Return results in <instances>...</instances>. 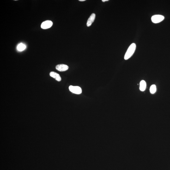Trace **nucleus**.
Returning a JSON list of instances; mask_svg holds the SVG:
<instances>
[{
	"mask_svg": "<svg viewBox=\"0 0 170 170\" xmlns=\"http://www.w3.org/2000/svg\"><path fill=\"white\" fill-rule=\"evenodd\" d=\"M136 45L135 43H132L130 45L124 56V59L128 60L132 56L136 50Z\"/></svg>",
	"mask_w": 170,
	"mask_h": 170,
	"instance_id": "obj_1",
	"label": "nucleus"
},
{
	"mask_svg": "<svg viewBox=\"0 0 170 170\" xmlns=\"http://www.w3.org/2000/svg\"><path fill=\"white\" fill-rule=\"evenodd\" d=\"M164 16L161 15H155L152 17L151 20L154 23H159L161 22L164 19Z\"/></svg>",
	"mask_w": 170,
	"mask_h": 170,
	"instance_id": "obj_2",
	"label": "nucleus"
},
{
	"mask_svg": "<svg viewBox=\"0 0 170 170\" xmlns=\"http://www.w3.org/2000/svg\"><path fill=\"white\" fill-rule=\"evenodd\" d=\"M69 90L74 94H81L82 92V90L81 87L78 86L71 85L69 87Z\"/></svg>",
	"mask_w": 170,
	"mask_h": 170,
	"instance_id": "obj_3",
	"label": "nucleus"
},
{
	"mask_svg": "<svg viewBox=\"0 0 170 170\" xmlns=\"http://www.w3.org/2000/svg\"><path fill=\"white\" fill-rule=\"evenodd\" d=\"M56 69L60 72L65 71L69 69V67L68 65L65 64H59L56 66Z\"/></svg>",
	"mask_w": 170,
	"mask_h": 170,
	"instance_id": "obj_4",
	"label": "nucleus"
},
{
	"mask_svg": "<svg viewBox=\"0 0 170 170\" xmlns=\"http://www.w3.org/2000/svg\"><path fill=\"white\" fill-rule=\"evenodd\" d=\"M53 25V22L51 21H46L43 22L41 25V28L43 29L50 28Z\"/></svg>",
	"mask_w": 170,
	"mask_h": 170,
	"instance_id": "obj_5",
	"label": "nucleus"
},
{
	"mask_svg": "<svg viewBox=\"0 0 170 170\" xmlns=\"http://www.w3.org/2000/svg\"><path fill=\"white\" fill-rule=\"evenodd\" d=\"M95 18V14L93 13L88 18L87 22V27H89L94 22Z\"/></svg>",
	"mask_w": 170,
	"mask_h": 170,
	"instance_id": "obj_6",
	"label": "nucleus"
},
{
	"mask_svg": "<svg viewBox=\"0 0 170 170\" xmlns=\"http://www.w3.org/2000/svg\"><path fill=\"white\" fill-rule=\"evenodd\" d=\"M50 75L51 77L55 79L56 80L58 81H61V78L59 74L55 72H51L50 73Z\"/></svg>",
	"mask_w": 170,
	"mask_h": 170,
	"instance_id": "obj_7",
	"label": "nucleus"
},
{
	"mask_svg": "<svg viewBox=\"0 0 170 170\" xmlns=\"http://www.w3.org/2000/svg\"><path fill=\"white\" fill-rule=\"evenodd\" d=\"M146 83L145 81H143V80L141 81L140 83V90L142 91H144L146 89Z\"/></svg>",
	"mask_w": 170,
	"mask_h": 170,
	"instance_id": "obj_8",
	"label": "nucleus"
},
{
	"mask_svg": "<svg viewBox=\"0 0 170 170\" xmlns=\"http://www.w3.org/2000/svg\"><path fill=\"white\" fill-rule=\"evenodd\" d=\"M26 47V46L24 44L21 43L18 45L17 48L19 51H21L25 49Z\"/></svg>",
	"mask_w": 170,
	"mask_h": 170,
	"instance_id": "obj_9",
	"label": "nucleus"
},
{
	"mask_svg": "<svg viewBox=\"0 0 170 170\" xmlns=\"http://www.w3.org/2000/svg\"><path fill=\"white\" fill-rule=\"evenodd\" d=\"M156 86L155 85H153L151 86L150 90L151 94H154L156 92Z\"/></svg>",
	"mask_w": 170,
	"mask_h": 170,
	"instance_id": "obj_10",
	"label": "nucleus"
},
{
	"mask_svg": "<svg viewBox=\"0 0 170 170\" xmlns=\"http://www.w3.org/2000/svg\"><path fill=\"white\" fill-rule=\"evenodd\" d=\"M109 1L108 0H102V1L103 2L107 1Z\"/></svg>",
	"mask_w": 170,
	"mask_h": 170,
	"instance_id": "obj_11",
	"label": "nucleus"
},
{
	"mask_svg": "<svg viewBox=\"0 0 170 170\" xmlns=\"http://www.w3.org/2000/svg\"><path fill=\"white\" fill-rule=\"evenodd\" d=\"M79 1H80L82 2L84 1H85V0H79Z\"/></svg>",
	"mask_w": 170,
	"mask_h": 170,
	"instance_id": "obj_12",
	"label": "nucleus"
}]
</instances>
